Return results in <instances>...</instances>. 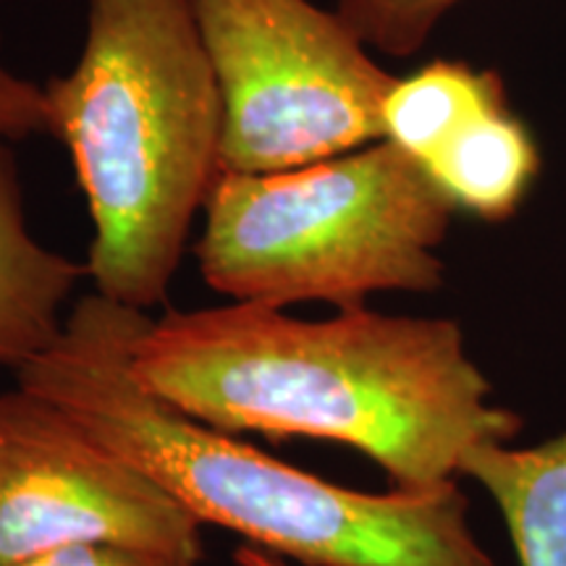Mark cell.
Segmentation results:
<instances>
[{"label": "cell", "mask_w": 566, "mask_h": 566, "mask_svg": "<svg viewBox=\"0 0 566 566\" xmlns=\"http://www.w3.org/2000/svg\"><path fill=\"white\" fill-rule=\"evenodd\" d=\"M129 367L195 420L349 446L407 491L457 483L470 451L512 443L525 428L493 405L451 317L354 307L304 321L247 302L171 310L142 325Z\"/></svg>", "instance_id": "1"}, {"label": "cell", "mask_w": 566, "mask_h": 566, "mask_svg": "<svg viewBox=\"0 0 566 566\" xmlns=\"http://www.w3.org/2000/svg\"><path fill=\"white\" fill-rule=\"evenodd\" d=\"M145 310L92 292L17 386L150 475L200 525L229 530L302 566H495L457 483L367 493L265 454L184 415L132 375Z\"/></svg>", "instance_id": "2"}, {"label": "cell", "mask_w": 566, "mask_h": 566, "mask_svg": "<svg viewBox=\"0 0 566 566\" xmlns=\"http://www.w3.org/2000/svg\"><path fill=\"white\" fill-rule=\"evenodd\" d=\"M42 95L87 200L95 292L147 313L218 176L223 108L192 0H90L80 61Z\"/></svg>", "instance_id": "3"}, {"label": "cell", "mask_w": 566, "mask_h": 566, "mask_svg": "<svg viewBox=\"0 0 566 566\" xmlns=\"http://www.w3.org/2000/svg\"><path fill=\"white\" fill-rule=\"evenodd\" d=\"M454 212L420 163L380 139L286 171H218L195 258L231 302L367 307L375 294L443 289Z\"/></svg>", "instance_id": "4"}, {"label": "cell", "mask_w": 566, "mask_h": 566, "mask_svg": "<svg viewBox=\"0 0 566 566\" xmlns=\"http://www.w3.org/2000/svg\"><path fill=\"white\" fill-rule=\"evenodd\" d=\"M223 108L218 171L271 174L384 139L396 76L313 0H192Z\"/></svg>", "instance_id": "5"}, {"label": "cell", "mask_w": 566, "mask_h": 566, "mask_svg": "<svg viewBox=\"0 0 566 566\" xmlns=\"http://www.w3.org/2000/svg\"><path fill=\"white\" fill-rule=\"evenodd\" d=\"M76 546L205 558L202 525L42 396L0 394V566Z\"/></svg>", "instance_id": "6"}, {"label": "cell", "mask_w": 566, "mask_h": 566, "mask_svg": "<svg viewBox=\"0 0 566 566\" xmlns=\"http://www.w3.org/2000/svg\"><path fill=\"white\" fill-rule=\"evenodd\" d=\"M11 145L0 134V367L17 373L61 336L87 268L32 237Z\"/></svg>", "instance_id": "7"}, {"label": "cell", "mask_w": 566, "mask_h": 566, "mask_svg": "<svg viewBox=\"0 0 566 566\" xmlns=\"http://www.w3.org/2000/svg\"><path fill=\"white\" fill-rule=\"evenodd\" d=\"M462 478L493 501L520 566H566V428L546 441L488 443L470 451Z\"/></svg>", "instance_id": "8"}, {"label": "cell", "mask_w": 566, "mask_h": 566, "mask_svg": "<svg viewBox=\"0 0 566 566\" xmlns=\"http://www.w3.org/2000/svg\"><path fill=\"white\" fill-rule=\"evenodd\" d=\"M422 168L457 210L504 223L541 174V153L525 122L506 105L462 126Z\"/></svg>", "instance_id": "9"}, {"label": "cell", "mask_w": 566, "mask_h": 566, "mask_svg": "<svg viewBox=\"0 0 566 566\" xmlns=\"http://www.w3.org/2000/svg\"><path fill=\"white\" fill-rule=\"evenodd\" d=\"M506 105V84L495 71L438 59L396 76L384 101V139L424 166L462 126Z\"/></svg>", "instance_id": "10"}, {"label": "cell", "mask_w": 566, "mask_h": 566, "mask_svg": "<svg viewBox=\"0 0 566 566\" xmlns=\"http://www.w3.org/2000/svg\"><path fill=\"white\" fill-rule=\"evenodd\" d=\"M464 0H336V13L373 51L409 59Z\"/></svg>", "instance_id": "11"}, {"label": "cell", "mask_w": 566, "mask_h": 566, "mask_svg": "<svg viewBox=\"0 0 566 566\" xmlns=\"http://www.w3.org/2000/svg\"><path fill=\"white\" fill-rule=\"evenodd\" d=\"M48 132L45 95L0 61V134L13 142Z\"/></svg>", "instance_id": "12"}, {"label": "cell", "mask_w": 566, "mask_h": 566, "mask_svg": "<svg viewBox=\"0 0 566 566\" xmlns=\"http://www.w3.org/2000/svg\"><path fill=\"white\" fill-rule=\"evenodd\" d=\"M17 566H205L202 558H187L160 551L124 546H76L30 558Z\"/></svg>", "instance_id": "13"}, {"label": "cell", "mask_w": 566, "mask_h": 566, "mask_svg": "<svg viewBox=\"0 0 566 566\" xmlns=\"http://www.w3.org/2000/svg\"><path fill=\"white\" fill-rule=\"evenodd\" d=\"M233 564L237 566H289L286 558L271 554V551L258 546H239L233 551Z\"/></svg>", "instance_id": "14"}]
</instances>
